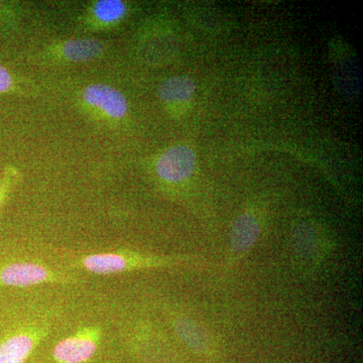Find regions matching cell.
<instances>
[{
  "mask_svg": "<svg viewBox=\"0 0 363 363\" xmlns=\"http://www.w3.org/2000/svg\"><path fill=\"white\" fill-rule=\"evenodd\" d=\"M207 264V259L198 255L162 257L125 250L93 253L79 262V266L85 271L96 274H113L161 267H206Z\"/></svg>",
  "mask_w": 363,
  "mask_h": 363,
  "instance_id": "6da1fadb",
  "label": "cell"
},
{
  "mask_svg": "<svg viewBox=\"0 0 363 363\" xmlns=\"http://www.w3.org/2000/svg\"><path fill=\"white\" fill-rule=\"evenodd\" d=\"M264 228L262 212L252 207L243 210L234 219L229 231L228 245L220 267V276H229L250 255L259 242Z\"/></svg>",
  "mask_w": 363,
  "mask_h": 363,
  "instance_id": "7a4b0ae2",
  "label": "cell"
},
{
  "mask_svg": "<svg viewBox=\"0 0 363 363\" xmlns=\"http://www.w3.org/2000/svg\"><path fill=\"white\" fill-rule=\"evenodd\" d=\"M333 243L317 226L301 223L291 233L294 262L303 274L311 276L321 269L333 250Z\"/></svg>",
  "mask_w": 363,
  "mask_h": 363,
  "instance_id": "3957f363",
  "label": "cell"
},
{
  "mask_svg": "<svg viewBox=\"0 0 363 363\" xmlns=\"http://www.w3.org/2000/svg\"><path fill=\"white\" fill-rule=\"evenodd\" d=\"M102 338L99 326H87L62 339L52 350L57 363H86L94 357Z\"/></svg>",
  "mask_w": 363,
  "mask_h": 363,
  "instance_id": "277c9868",
  "label": "cell"
},
{
  "mask_svg": "<svg viewBox=\"0 0 363 363\" xmlns=\"http://www.w3.org/2000/svg\"><path fill=\"white\" fill-rule=\"evenodd\" d=\"M169 321L182 342L200 357L213 351L214 341L209 330L195 318L183 312H169Z\"/></svg>",
  "mask_w": 363,
  "mask_h": 363,
  "instance_id": "5b68a950",
  "label": "cell"
},
{
  "mask_svg": "<svg viewBox=\"0 0 363 363\" xmlns=\"http://www.w3.org/2000/svg\"><path fill=\"white\" fill-rule=\"evenodd\" d=\"M61 276L42 264L16 262L0 266V286L26 288L45 283H59Z\"/></svg>",
  "mask_w": 363,
  "mask_h": 363,
  "instance_id": "8992f818",
  "label": "cell"
},
{
  "mask_svg": "<svg viewBox=\"0 0 363 363\" xmlns=\"http://www.w3.org/2000/svg\"><path fill=\"white\" fill-rule=\"evenodd\" d=\"M196 155L187 145L169 147L157 160V175L166 183L178 184L187 181L194 173Z\"/></svg>",
  "mask_w": 363,
  "mask_h": 363,
  "instance_id": "52a82bcc",
  "label": "cell"
},
{
  "mask_svg": "<svg viewBox=\"0 0 363 363\" xmlns=\"http://www.w3.org/2000/svg\"><path fill=\"white\" fill-rule=\"evenodd\" d=\"M44 336L43 329L26 328L0 342V363H25Z\"/></svg>",
  "mask_w": 363,
  "mask_h": 363,
  "instance_id": "ba28073f",
  "label": "cell"
},
{
  "mask_svg": "<svg viewBox=\"0 0 363 363\" xmlns=\"http://www.w3.org/2000/svg\"><path fill=\"white\" fill-rule=\"evenodd\" d=\"M83 98L88 104L98 107L112 118H123L128 112L126 98L121 91L104 84L88 86L83 92Z\"/></svg>",
  "mask_w": 363,
  "mask_h": 363,
  "instance_id": "9c48e42d",
  "label": "cell"
},
{
  "mask_svg": "<svg viewBox=\"0 0 363 363\" xmlns=\"http://www.w3.org/2000/svg\"><path fill=\"white\" fill-rule=\"evenodd\" d=\"M196 84L192 78L188 76H176L162 81L157 88V94L162 101L185 102L194 95Z\"/></svg>",
  "mask_w": 363,
  "mask_h": 363,
  "instance_id": "30bf717a",
  "label": "cell"
},
{
  "mask_svg": "<svg viewBox=\"0 0 363 363\" xmlns=\"http://www.w3.org/2000/svg\"><path fill=\"white\" fill-rule=\"evenodd\" d=\"M104 51L102 44L95 40H72L65 43L63 55L69 61L88 62L98 58Z\"/></svg>",
  "mask_w": 363,
  "mask_h": 363,
  "instance_id": "8fae6325",
  "label": "cell"
},
{
  "mask_svg": "<svg viewBox=\"0 0 363 363\" xmlns=\"http://www.w3.org/2000/svg\"><path fill=\"white\" fill-rule=\"evenodd\" d=\"M95 16L102 23H116L126 13V6L121 0H101L93 9Z\"/></svg>",
  "mask_w": 363,
  "mask_h": 363,
  "instance_id": "7c38bea8",
  "label": "cell"
},
{
  "mask_svg": "<svg viewBox=\"0 0 363 363\" xmlns=\"http://www.w3.org/2000/svg\"><path fill=\"white\" fill-rule=\"evenodd\" d=\"M13 86V79L11 73L4 66L0 65V93L9 92Z\"/></svg>",
  "mask_w": 363,
  "mask_h": 363,
  "instance_id": "4fadbf2b",
  "label": "cell"
},
{
  "mask_svg": "<svg viewBox=\"0 0 363 363\" xmlns=\"http://www.w3.org/2000/svg\"><path fill=\"white\" fill-rule=\"evenodd\" d=\"M4 188L0 187V203H1L2 198H4Z\"/></svg>",
  "mask_w": 363,
  "mask_h": 363,
  "instance_id": "5bb4252c",
  "label": "cell"
}]
</instances>
